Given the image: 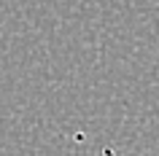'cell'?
Here are the masks:
<instances>
[]
</instances>
